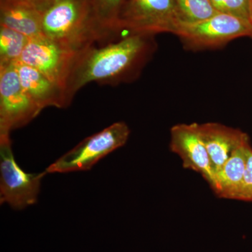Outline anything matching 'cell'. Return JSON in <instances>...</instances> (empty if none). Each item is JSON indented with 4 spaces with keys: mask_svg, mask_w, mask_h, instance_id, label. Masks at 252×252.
<instances>
[{
    "mask_svg": "<svg viewBox=\"0 0 252 252\" xmlns=\"http://www.w3.org/2000/svg\"><path fill=\"white\" fill-rule=\"evenodd\" d=\"M41 112L23 89L14 63L0 66V135H10Z\"/></svg>",
    "mask_w": 252,
    "mask_h": 252,
    "instance_id": "8992f818",
    "label": "cell"
},
{
    "mask_svg": "<svg viewBox=\"0 0 252 252\" xmlns=\"http://www.w3.org/2000/svg\"><path fill=\"white\" fill-rule=\"evenodd\" d=\"M79 54L41 35L29 39L19 61L37 69L66 94L68 80Z\"/></svg>",
    "mask_w": 252,
    "mask_h": 252,
    "instance_id": "52a82bcc",
    "label": "cell"
},
{
    "mask_svg": "<svg viewBox=\"0 0 252 252\" xmlns=\"http://www.w3.org/2000/svg\"><path fill=\"white\" fill-rule=\"evenodd\" d=\"M0 25L29 39L43 35L40 11L26 5L0 2Z\"/></svg>",
    "mask_w": 252,
    "mask_h": 252,
    "instance_id": "4fadbf2b",
    "label": "cell"
},
{
    "mask_svg": "<svg viewBox=\"0 0 252 252\" xmlns=\"http://www.w3.org/2000/svg\"><path fill=\"white\" fill-rule=\"evenodd\" d=\"M209 1L219 13L231 15L250 22V0H209Z\"/></svg>",
    "mask_w": 252,
    "mask_h": 252,
    "instance_id": "e0dca14e",
    "label": "cell"
},
{
    "mask_svg": "<svg viewBox=\"0 0 252 252\" xmlns=\"http://www.w3.org/2000/svg\"><path fill=\"white\" fill-rule=\"evenodd\" d=\"M53 1L54 0H0V2L26 5L41 11Z\"/></svg>",
    "mask_w": 252,
    "mask_h": 252,
    "instance_id": "d6986e66",
    "label": "cell"
},
{
    "mask_svg": "<svg viewBox=\"0 0 252 252\" xmlns=\"http://www.w3.org/2000/svg\"><path fill=\"white\" fill-rule=\"evenodd\" d=\"M130 129L124 122H117L87 137L50 165L47 173L88 171L106 156L125 145Z\"/></svg>",
    "mask_w": 252,
    "mask_h": 252,
    "instance_id": "3957f363",
    "label": "cell"
},
{
    "mask_svg": "<svg viewBox=\"0 0 252 252\" xmlns=\"http://www.w3.org/2000/svg\"><path fill=\"white\" fill-rule=\"evenodd\" d=\"M238 200L252 202V147L251 144L248 148L246 168H245V176H244L243 187L239 195Z\"/></svg>",
    "mask_w": 252,
    "mask_h": 252,
    "instance_id": "ac0fdd59",
    "label": "cell"
},
{
    "mask_svg": "<svg viewBox=\"0 0 252 252\" xmlns=\"http://www.w3.org/2000/svg\"><path fill=\"white\" fill-rule=\"evenodd\" d=\"M146 36L132 34L107 45L91 46L78 55L66 89L69 102L91 82L110 85L122 80L145 51Z\"/></svg>",
    "mask_w": 252,
    "mask_h": 252,
    "instance_id": "6da1fadb",
    "label": "cell"
},
{
    "mask_svg": "<svg viewBox=\"0 0 252 252\" xmlns=\"http://www.w3.org/2000/svg\"><path fill=\"white\" fill-rule=\"evenodd\" d=\"M29 38L0 25V66L19 61Z\"/></svg>",
    "mask_w": 252,
    "mask_h": 252,
    "instance_id": "9a60e30c",
    "label": "cell"
},
{
    "mask_svg": "<svg viewBox=\"0 0 252 252\" xmlns=\"http://www.w3.org/2000/svg\"><path fill=\"white\" fill-rule=\"evenodd\" d=\"M175 2L182 26L202 22L219 14L209 0H175Z\"/></svg>",
    "mask_w": 252,
    "mask_h": 252,
    "instance_id": "2e32d148",
    "label": "cell"
},
{
    "mask_svg": "<svg viewBox=\"0 0 252 252\" xmlns=\"http://www.w3.org/2000/svg\"><path fill=\"white\" fill-rule=\"evenodd\" d=\"M47 173H27L15 160L9 135H0V203L21 210L37 202L41 182Z\"/></svg>",
    "mask_w": 252,
    "mask_h": 252,
    "instance_id": "5b68a950",
    "label": "cell"
},
{
    "mask_svg": "<svg viewBox=\"0 0 252 252\" xmlns=\"http://www.w3.org/2000/svg\"><path fill=\"white\" fill-rule=\"evenodd\" d=\"M127 0H91L96 22L106 37L116 34L118 18Z\"/></svg>",
    "mask_w": 252,
    "mask_h": 252,
    "instance_id": "5bb4252c",
    "label": "cell"
},
{
    "mask_svg": "<svg viewBox=\"0 0 252 252\" xmlns=\"http://www.w3.org/2000/svg\"><path fill=\"white\" fill-rule=\"evenodd\" d=\"M177 35L195 46H217L242 36L252 37V24L236 16L219 13L202 22L183 25Z\"/></svg>",
    "mask_w": 252,
    "mask_h": 252,
    "instance_id": "ba28073f",
    "label": "cell"
},
{
    "mask_svg": "<svg viewBox=\"0 0 252 252\" xmlns=\"http://www.w3.org/2000/svg\"><path fill=\"white\" fill-rule=\"evenodd\" d=\"M182 26L175 0H127L118 18L115 32L127 30L144 35L177 34Z\"/></svg>",
    "mask_w": 252,
    "mask_h": 252,
    "instance_id": "277c9868",
    "label": "cell"
},
{
    "mask_svg": "<svg viewBox=\"0 0 252 252\" xmlns=\"http://www.w3.org/2000/svg\"><path fill=\"white\" fill-rule=\"evenodd\" d=\"M40 13L43 35L77 54L107 38L96 22L91 0H54Z\"/></svg>",
    "mask_w": 252,
    "mask_h": 252,
    "instance_id": "7a4b0ae2",
    "label": "cell"
},
{
    "mask_svg": "<svg viewBox=\"0 0 252 252\" xmlns=\"http://www.w3.org/2000/svg\"><path fill=\"white\" fill-rule=\"evenodd\" d=\"M199 130L215 174L235 151L250 139L248 134L241 130L217 123L199 124Z\"/></svg>",
    "mask_w": 252,
    "mask_h": 252,
    "instance_id": "30bf717a",
    "label": "cell"
},
{
    "mask_svg": "<svg viewBox=\"0 0 252 252\" xmlns=\"http://www.w3.org/2000/svg\"><path fill=\"white\" fill-rule=\"evenodd\" d=\"M170 149L180 157L185 169L200 174L209 185L214 173L210 157L199 130V124H178L170 130Z\"/></svg>",
    "mask_w": 252,
    "mask_h": 252,
    "instance_id": "9c48e42d",
    "label": "cell"
},
{
    "mask_svg": "<svg viewBox=\"0 0 252 252\" xmlns=\"http://www.w3.org/2000/svg\"><path fill=\"white\" fill-rule=\"evenodd\" d=\"M250 19L252 24V0H250Z\"/></svg>",
    "mask_w": 252,
    "mask_h": 252,
    "instance_id": "ffe728a7",
    "label": "cell"
},
{
    "mask_svg": "<svg viewBox=\"0 0 252 252\" xmlns=\"http://www.w3.org/2000/svg\"><path fill=\"white\" fill-rule=\"evenodd\" d=\"M14 65L23 89L41 111L48 107L64 108L70 104L62 88L37 69L19 61Z\"/></svg>",
    "mask_w": 252,
    "mask_h": 252,
    "instance_id": "8fae6325",
    "label": "cell"
},
{
    "mask_svg": "<svg viewBox=\"0 0 252 252\" xmlns=\"http://www.w3.org/2000/svg\"><path fill=\"white\" fill-rule=\"evenodd\" d=\"M250 145L249 139L235 151L221 168L215 172L210 187L217 196L238 200L243 187L248 148Z\"/></svg>",
    "mask_w": 252,
    "mask_h": 252,
    "instance_id": "7c38bea8",
    "label": "cell"
}]
</instances>
